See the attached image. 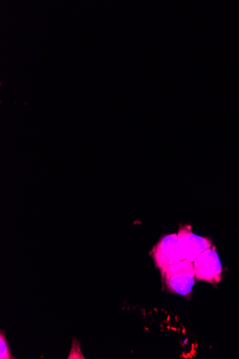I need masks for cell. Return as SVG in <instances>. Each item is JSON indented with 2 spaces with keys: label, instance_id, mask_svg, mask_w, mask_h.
I'll list each match as a JSON object with an SVG mask.
<instances>
[{
  "label": "cell",
  "instance_id": "6da1fadb",
  "mask_svg": "<svg viewBox=\"0 0 239 359\" xmlns=\"http://www.w3.org/2000/svg\"><path fill=\"white\" fill-rule=\"evenodd\" d=\"M169 291L190 299L195 285L193 263L188 259L170 266L163 277Z\"/></svg>",
  "mask_w": 239,
  "mask_h": 359
},
{
  "label": "cell",
  "instance_id": "7a4b0ae2",
  "mask_svg": "<svg viewBox=\"0 0 239 359\" xmlns=\"http://www.w3.org/2000/svg\"><path fill=\"white\" fill-rule=\"evenodd\" d=\"M156 266L163 277L166 269L179 261L186 259L179 245L178 234L163 236L150 252Z\"/></svg>",
  "mask_w": 239,
  "mask_h": 359
},
{
  "label": "cell",
  "instance_id": "3957f363",
  "mask_svg": "<svg viewBox=\"0 0 239 359\" xmlns=\"http://www.w3.org/2000/svg\"><path fill=\"white\" fill-rule=\"evenodd\" d=\"M193 269L198 280L217 284L222 280V265L214 245L196 258L193 262Z\"/></svg>",
  "mask_w": 239,
  "mask_h": 359
},
{
  "label": "cell",
  "instance_id": "277c9868",
  "mask_svg": "<svg viewBox=\"0 0 239 359\" xmlns=\"http://www.w3.org/2000/svg\"><path fill=\"white\" fill-rule=\"evenodd\" d=\"M178 237L181 251L186 259L192 263L201 253L213 246L212 241L208 238L194 234L190 224L180 226Z\"/></svg>",
  "mask_w": 239,
  "mask_h": 359
},
{
  "label": "cell",
  "instance_id": "5b68a950",
  "mask_svg": "<svg viewBox=\"0 0 239 359\" xmlns=\"http://www.w3.org/2000/svg\"><path fill=\"white\" fill-rule=\"evenodd\" d=\"M0 346H1V354H0V358L1 359H9L14 358L11 355L8 344L6 341V337L4 334V332H1V336H0Z\"/></svg>",
  "mask_w": 239,
  "mask_h": 359
}]
</instances>
